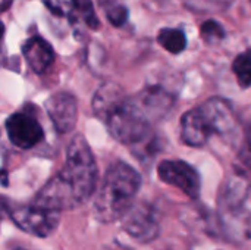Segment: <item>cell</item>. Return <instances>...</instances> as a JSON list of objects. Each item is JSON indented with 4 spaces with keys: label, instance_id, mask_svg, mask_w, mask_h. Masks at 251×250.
Returning a JSON list of instances; mask_svg holds the SVG:
<instances>
[{
    "label": "cell",
    "instance_id": "cell-7",
    "mask_svg": "<svg viewBox=\"0 0 251 250\" xmlns=\"http://www.w3.org/2000/svg\"><path fill=\"white\" fill-rule=\"evenodd\" d=\"M159 178L176 189L191 199L200 196V175L184 161H163L157 167Z\"/></svg>",
    "mask_w": 251,
    "mask_h": 250
},
{
    "label": "cell",
    "instance_id": "cell-15",
    "mask_svg": "<svg viewBox=\"0 0 251 250\" xmlns=\"http://www.w3.org/2000/svg\"><path fill=\"white\" fill-rule=\"evenodd\" d=\"M200 32H201V37L206 43L209 44H215V43H219L225 38V29L224 27L218 22V21H206L201 24V28H200Z\"/></svg>",
    "mask_w": 251,
    "mask_h": 250
},
{
    "label": "cell",
    "instance_id": "cell-18",
    "mask_svg": "<svg viewBox=\"0 0 251 250\" xmlns=\"http://www.w3.org/2000/svg\"><path fill=\"white\" fill-rule=\"evenodd\" d=\"M241 159H243V162H244L247 167H250L251 168V134L247 137V140H246V143H244V146H243Z\"/></svg>",
    "mask_w": 251,
    "mask_h": 250
},
{
    "label": "cell",
    "instance_id": "cell-2",
    "mask_svg": "<svg viewBox=\"0 0 251 250\" xmlns=\"http://www.w3.org/2000/svg\"><path fill=\"white\" fill-rule=\"evenodd\" d=\"M96 184L97 167L93 152L87 140L78 134L71 140L65 165L49 181V189L66 209H75L93 196Z\"/></svg>",
    "mask_w": 251,
    "mask_h": 250
},
{
    "label": "cell",
    "instance_id": "cell-9",
    "mask_svg": "<svg viewBox=\"0 0 251 250\" xmlns=\"http://www.w3.org/2000/svg\"><path fill=\"white\" fill-rule=\"evenodd\" d=\"M46 111L54 128L62 133H71L78 119V103L76 99L66 91L56 93L46 100Z\"/></svg>",
    "mask_w": 251,
    "mask_h": 250
},
{
    "label": "cell",
    "instance_id": "cell-1",
    "mask_svg": "<svg viewBox=\"0 0 251 250\" xmlns=\"http://www.w3.org/2000/svg\"><path fill=\"white\" fill-rule=\"evenodd\" d=\"M93 112L109 133L124 144H144L150 134V121L137 103L116 84L101 85L93 97Z\"/></svg>",
    "mask_w": 251,
    "mask_h": 250
},
{
    "label": "cell",
    "instance_id": "cell-10",
    "mask_svg": "<svg viewBox=\"0 0 251 250\" xmlns=\"http://www.w3.org/2000/svg\"><path fill=\"white\" fill-rule=\"evenodd\" d=\"M149 121L162 118L174 105L175 96L159 84H150L137 96H134Z\"/></svg>",
    "mask_w": 251,
    "mask_h": 250
},
{
    "label": "cell",
    "instance_id": "cell-20",
    "mask_svg": "<svg viewBox=\"0 0 251 250\" xmlns=\"http://www.w3.org/2000/svg\"><path fill=\"white\" fill-rule=\"evenodd\" d=\"M13 250H26V249H24V248H15Z\"/></svg>",
    "mask_w": 251,
    "mask_h": 250
},
{
    "label": "cell",
    "instance_id": "cell-13",
    "mask_svg": "<svg viewBox=\"0 0 251 250\" xmlns=\"http://www.w3.org/2000/svg\"><path fill=\"white\" fill-rule=\"evenodd\" d=\"M44 4L56 16H63L69 21L79 19V0H44Z\"/></svg>",
    "mask_w": 251,
    "mask_h": 250
},
{
    "label": "cell",
    "instance_id": "cell-16",
    "mask_svg": "<svg viewBox=\"0 0 251 250\" xmlns=\"http://www.w3.org/2000/svg\"><path fill=\"white\" fill-rule=\"evenodd\" d=\"M187 7L194 12H215L226 9L232 0H184Z\"/></svg>",
    "mask_w": 251,
    "mask_h": 250
},
{
    "label": "cell",
    "instance_id": "cell-12",
    "mask_svg": "<svg viewBox=\"0 0 251 250\" xmlns=\"http://www.w3.org/2000/svg\"><path fill=\"white\" fill-rule=\"evenodd\" d=\"M159 44L172 55H178L187 47V37L181 29L176 28H163L157 35Z\"/></svg>",
    "mask_w": 251,
    "mask_h": 250
},
{
    "label": "cell",
    "instance_id": "cell-17",
    "mask_svg": "<svg viewBox=\"0 0 251 250\" xmlns=\"http://www.w3.org/2000/svg\"><path fill=\"white\" fill-rule=\"evenodd\" d=\"M106 16L113 27H122L128 19V9L124 4H116V6L107 7Z\"/></svg>",
    "mask_w": 251,
    "mask_h": 250
},
{
    "label": "cell",
    "instance_id": "cell-5",
    "mask_svg": "<svg viewBox=\"0 0 251 250\" xmlns=\"http://www.w3.org/2000/svg\"><path fill=\"white\" fill-rule=\"evenodd\" d=\"M9 217L18 228L41 239L51 236L60 221L59 212L38 206L34 202L31 205L16 206L10 209Z\"/></svg>",
    "mask_w": 251,
    "mask_h": 250
},
{
    "label": "cell",
    "instance_id": "cell-3",
    "mask_svg": "<svg viewBox=\"0 0 251 250\" xmlns=\"http://www.w3.org/2000/svg\"><path fill=\"white\" fill-rule=\"evenodd\" d=\"M141 187L140 174L128 164L118 161L106 171L94 196L93 212L103 224L122 220L135 205Z\"/></svg>",
    "mask_w": 251,
    "mask_h": 250
},
{
    "label": "cell",
    "instance_id": "cell-11",
    "mask_svg": "<svg viewBox=\"0 0 251 250\" xmlns=\"http://www.w3.org/2000/svg\"><path fill=\"white\" fill-rule=\"evenodd\" d=\"M22 55H24L28 66L37 74L46 72L54 62L53 47L50 46L49 41H46L44 38H41L38 35H34L24 43Z\"/></svg>",
    "mask_w": 251,
    "mask_h": 250
},
{
    "label": "cell",
    "instance_id": "cell-21",
    "mask_svg": "<svg viewBox=\"0 0 251 250\" xmlns=\"http://www.w3.org/2000/svg\"><path fill=\"white\" fill-rule=\"evenodd\" d=\"M250 1H251V0H250Z\"/></svg>",
    "mask_w": 251,
    "mask_h": 250
},
{
    "label": "cell",
    "instance_id": "cell-8",
    "mask_svg": "<svg viewBox=\"0 0 251 250\" xmlns=\"http://www.w3.org/2000/svg\"><path fill=\"white\" fill-rule=\"evenodd\" d=\"M4 127L10 143L19 149H31L44 137L40 122L25 111L12 113L6 119Z\"/></svg>",
    "mask_w": 251,
    "mask_h": 250
},
{
    "label": "cell",
    "instance_id": "cell-14",
    "mask_svg": "<svg viewBox=\"0 0 251 250\" xmlns=\"http://www.w3.org/2000/svg\"><path fill=\"white\" fill-rule=\"evenodd\" d=\"M232 71L237 75L238 84L243 88H247L251 85V49L244 50L240 53L234 63H232Z\"/></svg>",
    "mask_w": 251,
    "mask_h": 250
},
{
    "label": "cell",
    "instance_id": "cell-4",
    "mask_svg": "<svg viewBox=\"0 0 251 250\" xmlns=\"http://www.w3.org/2000/svg\"><path fill=\"white\" fill-rule=\"evenodd\" d=\"M237 127L235 115L228 102L213 97L182 115L181 139L191 147H201L212 137H234Z\"/></svg>",
    "mask_w": 251,
    "mask_h": 250
},
{
    "label": "cell",
    "instance_id": "cell-6",
    "mask_svg": "<svg viewBox=\"0 0 251 250\" xmlns=\"http://www.w3.org/2000/svg\"><path fill=\"white\" fill-rule=\"evenodd\" d=\"M122 227L132 239L143 243L154 240L160 230L157 212L149 203L134 205L122 218Z\"/></svg>",
    "mask_w": 251,
    "mask_h": 250
},
{
    "label": "cell",
    "instance_id": "cell-19",
    "mask_svg": "<svg viewBox=\"0 0 251 250\" xmlns=\"http://www.w3.org/2000/svg\"><path fill=\"white\" fill-rule=\"evenodd\" d=\"M12 1H13V0H1V9H3V10H7V7L10 6Z\"/></svg>",
    "mask_w": 251,
    "mask_h": 250
}]
</instances>
